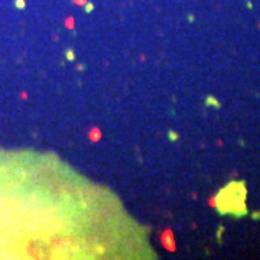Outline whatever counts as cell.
<instances>
[{"label": "cell", "instance_id": "cell-1", "mask_svg": "<svg viewBox=\"0 0 260 260\" xmlns=\"http://www.w3.org/2000/svg\"><path fill=\"white\" fill-rule=\"evenodd\" d=\"M208 103H210V106H215V107H218V104H217V100H215V98H213V97H210L207 100Z\"/></svg>", "mask_w": 260, "mask_h": 260}]
</instances>
